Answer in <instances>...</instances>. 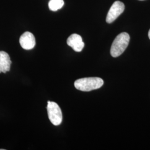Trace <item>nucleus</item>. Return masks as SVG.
<instances>
[{
    "label": "nucleus",
    "mask_w": 150,
    "mask_h": 150,
    "mask_svg": "<svg viewBox=\"0 0 150 150\" xmlns=\"http://www.w3.org/2000/svg\"><path fill=\"white\" fill-rule=\"evenodd\" d=\"M103 80L99 77H86L75 81V88L82 91H91L101 87Z\"/></svg>",
    "instance_id": "nucleus-1"
},
{
    "label": "nucleus",
    "mask_w": 150,
    "mask_h": 150,
    "mask_svg": "<svg viewBox=\"0 0 150 150\" xmlns=\"http://www.w3.org/2000/svg\"><path fill=\"white\" fill-rule=\"evenodd\" d=\"M130 40L129 35L126 32L119 34L113 42L110 53L113 57H117L123 54L127 47Z\"/></svg>",
    "instance_id": "nucleus-2"
},
{
    "label": "nucleus",
    "mask_w": 150,
    "mask_h": 150,
    "mask_svg": "<svg viewBox=\"0 0 150 150\" xmlns=\"http://www.w3.org/2000/svg\"><path fill=\"white\" fill-rule=\"evenodd\" d=\"M47 110L48 118L54 126H59L62 121V113L59 106L56 102L48 101Z\"/></svg>",
    "instance_id": "nucleus-3"
},
{
    "label": "nucleus",
    "mask_w": 150,
    "mask_h": 150,
    "mask_svg": "<svg viewBox=\"0 0 150 150\" xmlns=\"http://www.w3.org/2000/svg\"><path fill=\"white\" fill-rule=\"evenodd\" d=\"M125 10V5L122 2L117 1L113 4L107 13L106 22L111 23L115 21Z\"/></svg>",
    "instance_id": "nucleus-4"
},
{
    "label": "nucleus",
    "mask_w": 150,
    "mask_h": 150,
    "mask_svg": "<svg viewBox=\"0 0 150 150\" xmlns=\"http://www.w3.org/2000/svg\"><path fill=\"white\" fill-rule=\"evenodd\" d=\"M20 43L22 48L26 50H30L36 45V40L31 32H25L20 38Z\"/></svg>",
    "instance_id": "nucleus-5"
},
{
    "label": "nucleus",
    "mask_w": 150,
    "mask_h": 150,
    "mask_svg": "<svg viewBox=\"0 0 150 150\" xmlns=\"http://www.w3.org/2000/svg\"><path fill=\"white\" fill-rule=\"evenodd\" d=\"M67 45L76 52H81L85 46L81 36L78 34H72L67 40Z\"/></svg>",
    "instance_id": "nucleus-6"
},
{
    "label": "nucleus",
    "mask_w": 150,
    "mask_h": 150,
    "mask_svg": "<svg viewBox=\"0 0 150 150\" xmlns=\"http://www.w3.org/2000/svg\"><path fill=\"white\" fill-rule=\"evenodd\" d=\"M11 64L9 54L5 51H0V74L10 71Z\"/></svg>",
    "instance_id": "nucleus-7"
},
{
    "label": "nucleus",
    "mask_w": 150,
    "mask_h": 150,
    "mask_svg": "<svg viewBox=\"0 0 150 150\" xmlns=\"http://www.w3.org/2000/svg\"><path fill=\"white\" fill-rule=\"evenodd\" d=\"M64 5V0H50L48 7L50 10L56 11L61 8Z\"/></svg>",
    "instance_id": "nucleus-8"
},
{
    "label": "nucleus",
    "mask_w": 150,
    "mask_h": 150,
    "mask_svg": "<svg viewBox=\"0 0 150 150\" xmlns=\"http://www.w3.org/2000/svg\"><path fill=\"white\" fill-rule=\"evenodd\" d=\"M149 38L150 39V30H149Z\"/></svg>",
    "instance_id": "nucleus-9"
},
{
    "label": "nucleus",
    "mask_w": 150,
    "mask_h": 150,
    "mask_svg": "<svg viewBox=\"0 0 150 150\" xmlns=\"http://www.w3.org/2000/svg\"><path fill=\"white\" fill-rule=\"evenodd\" d=\"M139 1H144V0H139Z\"/></svg>",
    "instance_id": "nucleus-10"
}]
</instances>
